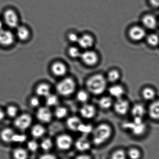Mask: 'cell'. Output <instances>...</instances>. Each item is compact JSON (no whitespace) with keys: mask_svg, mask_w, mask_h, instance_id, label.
<instances>
[{"mask_svg":"<svg viewBox=\"0 0 159 159\" xmlns=\"http://www.w3.org/2000/svg\"><path fill=\"white\" fill-rule=\"evenodd\" d=\"M107 84L106 79L102 75L96 74L89 78L86 82V86L90 92L95 95H99L105 91Z\"/></svg>","mask_w":159,"mask_h":159,"instance_id":"obj_1","label":"cell"},{"mask_svg":"<svg viewBox=\"0 0 159 159\" xmlns=\"http://www.w3.org/2000/svg\"><path fill=\"white\" fill-rule=\"evenodd\" d=\"M111 134L112 129L109 125L100 124L93 130V142L95 145H100L108 140Z\"/></svg>","mask_w":159,"mask_h":159,"instance_id":"obj_2","label":"cell"},{"mask_svg":"<svg viewBox=\"0 0 159 159\" xmlns=\"http://www.w3.org/2000/svg\"><path fill=\"white\" fill-rule=\"evenodd\" d=\"M123 127L136 136H142L147 130L146 124L141 118L134 117L132 121L124 123Z\"/></svg>","mask_w":159,"mask_h":159,"instance_id":"obj_3","label":"cell"},{"mask_svg":"<svg viewBox=\"0 0 159 159\" xmlns=\"http://www.w3.org/2000/svg\"><path fill=\"white\" fill-rule=\"evenodd\" d=\"M75 81L70 78H65L60 81L57 86L58 92L62 96H67L72 94L75 90Z\"/></svg>","mask_w":159,"mask_h":159,"instance_id":"obj_4","label":"cell"},{"mask_svg":"<svg viewBox=\"0 0 159 159\" xmlns=\"http://www.w3.org/2000/svg\"><path fill=\"white\" fill-rule=\"evenodd\" d=\"M4 21L8 27L12 29L18 27L19 18L17 14L12 9H7L4 13Z\"/></svg>","mask_w":159,"mask_h":159,"instance_id":"obj_5","label":"cell"},{"mask_svg":"<svg viewBox=\"0 0 159 159\" xmlns=\"http://www.w3.org/2000/svg\"><path fill=\"white\" fill-rule=\"evenodd\" d=\"M31 123L32 118L28 114H23L16 119L14 124L19 129L24 130L30 127Z\"/></svg>","mask_w":159,"mask_h":159,"instance_id":"obj_6","label":"cell"},{"mask_svg":"<svg viewBox=\"0 0 159 159\" xmlns=\"http://www.w3.org/2000/svg\"><path fill=\"white\" fill-rule=\"evenodd\" d=\"M72 143V138L69 134H61L58 136L56 140L57 147L59 149L61 150L70 149Z\"/></svg>","mask_w":159,"mask_h":159,"instance_id":"obj_7","label":"cell"},{"mask_svg":"<svg viewBox=\"0 0 159 159\" xmlns=\"http://www.w3.org/2000/svg\"><path fill=\"white\" fill-rule=\"evenodd\" d=\"M80 57L85 64L90 66L96 65L99 60L96 52L91 50H87L81 53Z\"/></svg>","mask_w":159,"mask_h":159,"instance_id":"obj_8","label":"cell"},{"mask_svg":"<svg viewBox=\"0 0 159 159\" xmlns=\"http://www.w3.org/2000/svg\"><path fill=\"white\" fill-rule=\"evenodd\" d=\"M36 117L41 122L48 123L52 120V113L48 107H40L36 112Z\"/></svg>","mask_w":159,"mask_h":159,"instance_id":"obj_9","label":"cell"},{"mask_svg":"<svg viewBox=\"0 0 159 159\" xmlns=\"http://www.w3.org/2000/svg\"><path fill=\"white\" fill-rule=\"evenodd\" d=\"M14 36L10 31L0 30V44L4 46L11 45L14 43Z\"/></svg>","mask_w":159,"mask_h":159,"instance_id":"obj_10","label":"cell"},{"mask_svg":"<svg viewBox=\"0 0 159 159\" xmlns=\"http://www.w3.org/2000/svg\"><path fill=\"white\" fill-rule=\"evenodd\" d=\"M129 108V104L127 100L122 98L117 99L114 104V109L117 114L124 115L128 113Z\"/></svg>","mask_w":159,"mask_h":159,"instance_id":"obj_11","label":"cell"},{"mask_svg":"<svg viewBox=\"0 0 159 159\" xmlns=\"http://www.w3.org/2000/svg\"><path fill=\"white\" fill-rule=\"evenodd\" d=\"M129 35L132 40L141 41L146 36V32L143 28L138 26L133 27L129 32Z\"/></svg>","mask_w":159,"mask_h":159,"instance_id":"obj_12","label":"cell"},{"mask_svg":"<svg viewBox=\"0 0 159 159\" xmlns=\"http://www.w3.org/2000/svg\"><path fill=\"white\" fill-rule=\"evenodd\" d=\"M77 43L83 49H89L94 44V39L91 35L86 34L79 37Z\"/></svg>","mask_w":159,"mask_h":159,"instance_id":"obj_13","label":"cell"},{"mask_svg":"<svg viewBox=\"0 0 159 159\" xmlns=\"http://www.w3.org/2000/svg\"><path fill=\"white\" fill-rule=\"evenodd\" d=\"M96 113L95 108L91 104L84 105L80 109V114L82 117L85 119L92 118L95 116Z\"/></svg>","mask_w":159,"mask_h":159,"instance_id":"obj_14","label":"cell"},{"mask_svg":"<svg viewBox=\"0 0 159 159\" xmlns=\"http://www.w3.org/2000/svg\"><path fill=\"white\" fill-rule=\"evenodd\" d=\"M51 70L53 74L56 76H62L67 73V68L64 63L58 61L52 65Z\"/></svg>","mask_w":159,"mask_h":159,"instance_id":"obj_15","label":"cell"},{"mask_svg":"<svg viewBox=\"0 0 159 159\" xmlns=\"http://www.w3.org/2000/svg\"><path fill=\"white\" fill-rule=\"evenodd\" d=\"M82 123L79 118L75 116L69 118L67 121L68 128L73 131H78Z\"/></svg>","mask_w":159,"mask_h":159,"instance_id":"obj_16","label":"cell"},{"mask_svg":"<svg viewBox=\"0 0 159 159\" xmlns=\"http://www.w3.org/2000/svg\"><path fill=\"white\" fill-rule=\"evenodd\" d=\"M109 93L112 97L117 99L121 98L124 95L125 91L124 88L119 85H113L109 89Z\"/></svg>","mask_w":159,"mask_h":159,"instance_id":"obj_17","label":"cell"},{"mask_svg":"<svg viewBox=\"0 0 159 159\" xmlns=\"http://www.w3.org/2000/svg\"><path fill=\"white\" fill-rule=\"evenodd\" d=\"M149 116L155 120H159V100L153 102L148 108Z\"/></svg>","mask_w":159,"mask_h":159,"instance_id":"obj_18","label":"cell"},{"mask_svg":"<svg viewBox=\"0 0 159 159\" xmlns=\"http://www.w3.org/2000/svg\"><path fill=\"white\" fill-rule=\"evenodd\" d=\"M75 147L79 151H85L90 148V143L87 137L83 136L79 138L76 141Z\"/></svg>","mask_w":159,"mask_h":159,"instance_id":"obj_19","label":"cell"},{"mask_svg":"<svg viewBox=\"0 0 159 159\" xmlns=\"http://www.w3.org/2000/svg\"><path fill=\"white\" fill-rule=\"evenodd\" d=\"M50 86L46 83H41L39 84L36 89V93L38 96L46 97L50 93Z\"/></svg>","mask_w":159,"mask_h":159,"instance_id":"obj_20","label":"cell"},{"mask_svg":"<svg viewBox=\"0 0 159 159\" xmlns=\"http://www.w3.org/2000/svg\"><path fill=\"white\" fill-rule=\"evenodd\" d=\"M145 108L143 105L137 104L134 105L132 108L131 113L134 117H139L143 118L145 115Z\"/></svg>","mask_w":159,"mask_h":159,"instance_id":"obj_21","label":"cell"},{"mask_svg":"<svg viewBox=\"0 0 159 159\" xmlns=\"http://www.w3.org/2000/svg\"><path fill=\"white\" fill-rule=\"evenodd\" d=\"M15 134V132L13 130L7 128L2 131L1 133V138L5 143H11L13 141Z\"/></svg>","mask_w":159,"mask_h":159,"instance_id":"obj_22","label":"cell"},{"mask_svg":"<svg viewBox=\"0 0 159 159\" xmlns=\"http://www.w3.org/2000/svg\"><path fill=\"white\" fill-rule=\"evenodd\" d=\"M143 21L144 26L148 29H154L157 27V20L155 17L151 15L145 16L143 18Z\"/></svg>","mask_w":159,"mask_h":159,"instance_id":"obj_23","label":"cell"},{"mask_svg":"<svg viewBox=\"0 0 159 159\" xmlns=\"http://www.w3.org/2000/svg\"><path fill=\"white\" fill-rule=\"evenodd\" d=\"M16 34L18 38L21 41H26L29 39L30 36L29 30L24 26L18 27L16 31Z\"/></svg>","mask_w":159,"mask_h":159,"instance_id":"obj_24","label":"cell"},{"mask_svg":"<svg viewBox=\"0 0 159 159\" xmlns=\"http://www.w3.org/2000/svg\"><path fill=\"white\" fill-rule=\"evenodd\" d=\"M126 153L129 159H141L143 155L141 149L136 147L131 148Z\"/></svg>","mask_w":159,"mask_h":159,"instance_id":"obj_25","label":"cell"},{"mask_svg":"<svg viewBox=\"0 0 159 159\" xmlns=\"http://www.w3.org/2000/svg\"><path fill=\"white\" fill-rule=\"evenodd\" d=\"M45 129L43 126L39 124L34 125L31 129V134L34 137L39 138L43 136L45 133Z\"/></svg>","mask_w":159,"mask_h":159,"instance_id":"obj_26","label":"cell"},{"mask_svg":"<svg viewBox=\"0 0 159 159\" xmlns=\"http://www.w3.org/2000/svg\"><path fill=\"white\" fill-rule=\"evenodd\" d=\"M99 105L102 109H109L113 105V101L110 97L105 96L99 100Z\"/></svg>","mask_w":159,"mask_h":159,"instance_id":"obj_27","label":"cell"},{"mask_svg":"<svg viewBox=\"0 0 159 159\" xmlns=\"http://www.w3.org/2000/svg\"><path fill=\"white\" fill-rule=\"evenodd\" d=\"M13 157L15 159H27L28 154L25 149L18 148L14 150Z\"/></svg>","mask_w":159,"mask_h":159,"instance_id":"obj_28","label":"cell"},{"mask_svg":"<svg viewBox=\"0 0 159 159\" xmlns=\"http://www.w3.org/2000/svg\"><path fill=\"white\" fill-rule=\"evenodd\" d=\"M143 96L145 100L151 101L155 99L156 92L153 89L150 88H146L143 91Z\"/></svg>","mask_w":159,"mask_h":159,"instance_id":"obj_29","label":"cell"},{"mask_svg":"<svg viewBox=\"0 0 159 159\" xmlns=\"http://www.w3.org/2000/svg\"><path fill=\"white\" fill-rule=\"evenodd\" d=\"M46 98V103L48 107L56 106L59 103L58 98L55 94L50 93Z\"/></svg>","mask_w":159,"mask_h":159,"instance_id":"obj_30","label":"cell"},{"mask_svg":"<svg viewBox=\"0 0 159 159\" xmlns=\"http://www.w3.org/2000/svg\"><path fill=\"white\" fill-rule=\"evenodd\" d=\"M55 115L56 117L59 119H61L67 116L68 110L67 108L63 107H59L55 110Z\"/></svg>","mask_w":159,"mask_h":159,"instance_id":"obj_31","label":"cell"},{"mask_svg":"<svg viewBox=\"0 0 159 159\" xmlns=\"http://www.w3.org/2000/svg\"><path fill=\"white\" fill-rule=\"evenodd\" d=\"M120 78V74L118 71L116 70L110 71L107 75V80L111 82H116Z\"/></svg>","mask_w":159,"mask_h":159,"instance_id":"obj_32","label":"cell"},{"mask_svg":"<svg viewBox=\"0 0 159 159\" xmlns=\"http://www.w3.org/2000/svg\"><path fill=\"white\" fill-rule=\"evenodd\" d=\"M127 153L122 149L115 151L111 156V159H128Z\"/></svg>","mask_w":159,"mask_h":159,"instance_id":"obj_33","label":"cell"},{"mask_svg":"<svg viewBox=\"0 0 159 159\" xmlns=\"http://www.w3.org/2000/svg\"><path fill=\"white\" fill-rule=\"evenodd\" d=\"M53 147V142L50 138L43 139L41 142V147L44 151H48Z\"/></svg>","mask_w":159,"mask_h":159,"instance_id":"obj_34","label":"cell"},{"mask_svg":"<svg viewBox=\"0 0 159 159\" xmlns=\"http://www.w3.org/2000/svg\"><path fill=\"white\" fill-rule=\"evenodd\" d=\"M147 42L152 46H157L159 43V37L157 34H152L147 37Z\"/></svg>","mask_w":159,"mask_h":159,"instance_id":"obj_35","label":"cell"},{"mask_svg":"<svg viewBox=\"0 0 159 159\" xmlns=\"http://www.w3.org/2000/svg\"><path fill=\"white\" fill-rule=\"evenodd\" d=\"M77 100L81 103H86L89 99V95L87 92L80 90L78 92L76 95Z\"/></svg>","mask_w":159,"mask_h":159,"instance_id":"obj_36","label":"cell"},{"mask_svg":"<svg viewBox=\"0 0 159 159\" xmlns=\"http://www.w3.org/2000/svg\"><path fill=\"white\" fill-rule=\"evenodd\" d=\"M69 56L72 58H77L80 57L81 53L77 48L75 47H72L68 50Z\"/></svg>","mask_w":159,"mask_h":159,"instance_id":"obj_37","label":"cell"},{"mask_svg":"<svg viewBox=\"0 0 159 159\" xmlns=\"http://www.w3.org/2000/svg\"><path fill=\"white\" fill-rule=\"evenodd\" d=\"M92 131V127L91 125H85L82 123L78 131L84 134H88Z\"/></svg>","mask_w":159,"mask_h":159,"instance_id":"obj_38","label":"cell"},{"mask_svg":"<svg viewBox=\"0 0 159 159\" xmlns=\"http://www.w3.org/2000/svg\"><path fill=\"white\" fill-rule=\"evenodd\" d=\"M17 108L14 106H10L7 109V113L9 117H14L16 116L17 114Z\"/></svg>","mask_w":159,"mask_h":159,"instance_id":"obj_39","label":"cell"},{"mask_svg":"<svg viewBox=\"0 0 159 159\" xmlns=\"http://www.w3.org/2000/svg\"><path fill=\"white\" fill-rule=\"evenodd\" d=\"M27 147L29 150L31 152H35L38 149L39 146L37 142L35 141H30L27 143Z\"/></svg>","mask_w":159,"mask_h":159,"instance_id":"obj_40","label":"cell"},{"mask_svg":"<svg viewBox=\"0 0 159 159\" xmlns=\"http://www.w3.org/2000/svg\"><path fill=\"white\" fill-rule=\"evenodd\" d=\"M26 138L27 137L24 134H15L14 137H13L12 142L16 143H23V142L26 141Z\"/></svg>","mask_w":159,"mask_h":159,"instance_id":"obj_41","label":"cell"},{"mask_svg":"<svg viewBox=\"0 0 159 159\" xmlns=\"http://www.w3.org/2000/svg\"><path fill=\"white\" fill-rule=\"evenodd\" d=\"M40 104V100L38 97H33L30 100V104L33 107H37Z\"/></svg>","mask_w":159,"mask_h":159,"instance_id":"obj_42","label":"cell"},{"mask_svg":"<svg viewBox=\"0 0 159 159\" xmlns=\"http://www.w3.org/2000/svg\"><path fill=\"white\" fill-rule=\"evenodd\" d=\"M79 37L77 34L75 33H71L68 35V39L71 43H77L79 40Z\"/></svg>","mask_w":159,"mask_h":159,"instance_id":"obj_43","label":"cell"},{"mask_svg":"<svg viewBox=\"0 0 159 159\" xmlns=\"http://www.w3.org/2000/svg\"><path fill=\"white\" fill-rule=\"evenodd\" d=\"M38 159H57L56 157L50 154H46L42 155Z\"/></svg>","mask_w":159,"mask_h":159,"instance_id":"obj_44","label":"cell"},{"mask_svg":"<svg viewBox=\"0 0 159 159\" xmlns=\"http://www.w3.org/2000/svg\"><path fill=\"white\" fill-rule=\"evenodd\" d=\"M150 2L154 6L159 7V0H150Z\"/></svg>","mask_w":159,"mask_h":159,"instance_id":"obj_45","label":"cell"},{"mask_svg":"<svg viewBox=\"0 0 159 159\" xmlns=\"http://www.w3.org/2000/svg\"><path fill=\"white\" fill-rule=\"evenodd\" d=\"M75 159H91V158L89 156L83 155L78 156Z\"/></svg>","mask_w":159,"mask_h":159,"instance_id":"obj_46","label":"cell"},{"mask_svg":"<svg viewBox=\"0 0 159 159\" xmlns=\"http://www.w3.org/2000/svg\"><path fill=\"white\" fill-rule=\"evenodd\" d=\"M4 117V113L2 110L0 109V120H2Z\"/></svg>","mask_w":159,"mask_h":159,"instance_id":"obj_47","label":"cell"},{"mask_svg":"<svg viewBox=\"0 0 159 159\" xmlns=\"http://www.w3.org/2000/svg\"><path fill=\"white\" fill-rule=\"evenodd\" d=\"M3 27V22L0 20V30H2V29Z\"/></svg>","mask_w":159,"mask_h":159,"instance_id":"obj_48","label":"cell"}]
</instances>
